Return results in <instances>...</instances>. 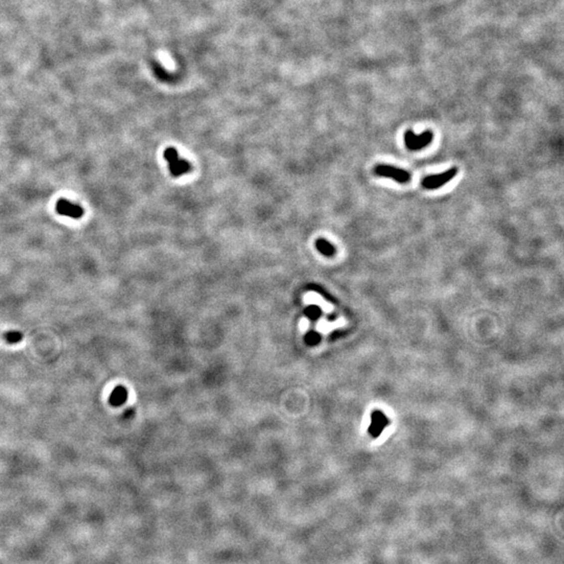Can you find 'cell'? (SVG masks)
<instances>
[{
  "label": "cell",
  "instance_id": "6da1fadb",
  "mask_svg": "<svg viewBox=\"0 0 564 564\" xmlns=\"http://www.w3.org/2000/svg\"><path fill=\"white\" fill-rule=\"evenodd\" d=\"M164 158L168 162V167L173 177H179L190 170V164L187 161L179 158L176 148L167 147L164 151Z\"/></svg>",
  "mask_w": 564,
  "mask_h": 564
},
{
  "label": "cell",
  "instance_id": "7a4b0ae2",
  "mask_svg": "<svg viewBox=\"0 0 564 564\" xmlns=\"http://www.w3.org/2000/svg\"><path fill=\"white\" fill-rule=\"evenodd\" d=\"M432 138L433 134L431 131H425L420 135H417L411 130L407 131L404 136L405 144L410 150H419L426 147L431 143Z\"/></svg>",
  "mask_w": 564,
  "mask_h": 564
},
{
  "label": "cell",
  "instance_id": "3957f363",
  "mask_svg": "<svg viewBox=\"0 0 564 564\" xmlns=\"http://www.w3.org/2000/svg\"><path fill=\"white\" fill-rule=\"evenodd\" d=\"M374 172L379 177L392 179V180H394L398 183L404 184V183H408V182L411 181V175H410L409 171L398 168V167L393 166V165L378 164V165L375 166Z\"/></svg>",
  "mask_w": 564,
  "mask_h": 564
},
{
  "label": "cell",
  "instance_id": "277c9868",
  "mask_svg": "<svg viewBox=\"0 0 564 564\" xmlns=\"http://www.w3.org/2000/svg\"><path fill=\"white\" fill-rule=\"evenodd\" d=\"M458 173V168L457 167H452L446 171L441 172V173H437V175H431V176H427L424 179L422 180V186L424 187L425 189H437L439 187H442L444 184L448 183L449 181H451L455 176H457Z\"/></svg>",
  "mask_w": 564,
  "mask_h": 564
},
{
  "label": "cell",
  "instance_id": "5b68a950",
  "mask_svg": "<svg viewBox=\"0 0 564 564\" xmlns=\"http://www.w3.org/2000/svg\"><path fill=\"white\" fill-rule=\"evenodd\" d=\"M56 211L60 215L69 216L73 220H80L84 215V209L82 206L71 203L67 199H59L56 204Z\"/></svg>",
  "mask_w": 564,
  "mask_h": 564
},
{
  "label": "cell",
  "instance_id": "8992f818",
  "mask_svg": "<svg viewBox=\"0 0 564 564\" xmlns=\"http://www.w3.org/2000/svg\"><path fill=\"white\" fill-rule=\"evenodd\" d=\"M128 398V391L127 389L123 386H117L114 388L112 393L109 397V404L112 407H121L123 406Z\"/></svg>",
  "mask_w": 564,
  "mask_h": 564
},
{
  "label": "cell",
  "instance_id": "52a82bcc",
  "mask_svg": "<svg viewBox=\"0 0 564 564\" xmlns=\"http://www.w3.org/2000/svg\"><path fill=\"white\" fill-rule=\"evenodd\" d=\"M0 339L8 344H17L23 340V333L20 331H0Z\"/></svg>",
  "mask_w": 564,
  "mask_h": 564
},
{
  "label": "cell",
  "instance_id": "ba28073f",
  "mask_svg": "<svg viewBox=\"0 0 564 564\" xmlns=\"http://www.w3.org/2000/svg\"><path fill=\"white\" fill-rule=\"evenodd\" d=\"M316 247L318 250L325 256H332L335 253L334 247L329 244L326 240H318Z\"/></svg>",
  "mask_w": 564,
  "mask_h": 564
},
{
  "label": "cell",
  "instance_id": "9c48e42d",
  "mask_svg": "<svg viewBox=\"0 0 564 564\" xmlns=\"http://www.w3.org/2000/svg\"><path fill=\"white\" fill-rule=\"evenodd\" d=\"M306 314H307V317H309L310 319H316L320 314V309L318 307H312L311 306L306 310Z\"/></svg>",
  "mask_w": 564,
  "mask_h": 564
},
{
  "label": "cell",
  "instance_id": "30bf717a",
  "mask_svg": "<svg viewBox=\"0 0 564 564\" xmlns=\"http://www.w3.org/2000/svg\"><path fill=\"white\" fill-rule=\"evenodd\" d=\"M305 341H306V342H307L308 344H310V345L317 344V343H318V341H319V335H318L317 333H312V332H310V333H308V334L306 335Z\"/></svg>",
  "mask_w": 564,
  "mask_h": 564
}]
</instances>
